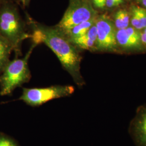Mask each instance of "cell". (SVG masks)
Returning <instances> with one entry per match:
<instances>
[{
  "label": "cell",
  "mask_w": 146,
  "mask_h": 146,
  "mask_svg": "<svg viewBox=\"0 0 146 146\" xmlns=\"http://www.w3.org/2000/svg\"><path fill=\"white\" fill-rule=\"evenodd\" d=\"M31 38L37 45L41 43L47 45L57 56L64 68L69 73L78 86L84 85L80 74L81 57L68 37L57 27H49L32 23Z\"/></svg>",
  "instance_id": "obj_1"
},
{
  "label": "cell",
  "mask_w": 146,
  "mask_h": 146,
  "mask_svg": "<svg viewBox=\"0 0 146 146\" xmlns=\"http://www.w3.org/2000/svg\"><path fill=\"white\" fill-rule=\"evenodd\" d=\"M37 44L33 43L25 56L15 59L6 64L0 77V94L8 95L15 89L29 82L31 74L28 67V60Z\"/></svg>",
  "instance_id": "obj_2"
},
{
  "label": "cell",
  "mask_w": 146,
  "mask_h": 146,
  "mask_svg": "<svg viewBox=\"0 0 146 146\" xmlns=\"http://www.w3.org/2000/svg\"><path fill=\"white\" fill-rule=\"evenodd\" d=\"M0 35L13 47L19 49L21 43L31 35L26 31L25 25L15 9L5 5L0 9Z\"/></svg>",
  "instance_id": "obj_3"
},
{
  "label": "cell",
  "mask_w": 146,
  "mask_h": 146,
  "mask_svg": "<svg viewBox=\"0 0 146 146\" xmlns=\"http://www.w3.org/2000/svg\"><path fill=\"white\" fill-rule=\"evenodd\" d=\"M71 86H52L46 88H23L20 100L31 107H38L52 100L68 96L73 94Z\"/></svg>",
  "instance_id": "obj_4"
},
{
  "label": "cell",
  "mask_w": 146,
  "mask_h": 146,
  "mask_svg": "<svg viewBox=\"0 0 146 146\" xmlns=\"http://www.w3.org/2000/svg\"><path fill=\"white\" fill-rule=\"evenodd\" d=\"M97 16L96 12L88 1L72 0L62 19L56 26L62 31H67Z\"/></svg>",
  "instance_id": "obj_5"
},
{
  "label": "cell",
  "mask_w": 146,
  "mask_h": 146,
  "mask_svg": "<svg viewBox=\"0 0 146 146\" xmlns=\"http://www.w3.org/2000/svg\"><path fill=\"white\" fill-rule=\"evenodd\" d=\"M95 25L97 30L96 50L113 51L117 45L115 25L109 17L105 15L97 16Z\"/></svg>",
  "instance_id": "obj_6"
},
{
  "label": "cell",
  "mask_w": 146,
  "mask_h": 146,
  "mask_svg": "<svg viewBox=\"0 0 146 146\" xmlns=\"http://www.w3.org/2000/svg\"><path fill=\"white\" fill-rule=\"evenodd\" d=\"M129 133L136 146H146V106L138 108L131 122Z\"/></svg>",
  "instance_id": "obj_7"
},
{
  "label": "cell",
  "mask_w": 146,
  "mask_h": 146,
  "mask_svg": "<svg viewBox=\"0 0 146 146\" xmlns=\"http://www.w3.org/2000/svg\"><path fill=\"white\" fill-rule=\"evenodd\" d=\"M116 37L117 44L127 50L140 49L142 47L140 33L134 27H128L116 31Z\"/></svg>",
  "instance_id": "obj_8"
},
{
  "label": "cell",
  "mask_w": 146,
  "mask_h": 146,
  "mask_svg": "<svg viewBox=\"0 0 146 146\" xmlns=\"http://www.w3.org/2000/svg\"><path fill=\"white\" fill-rule=\"evenodd\" d=\"M69 40L76 48L88 50H96V27L94 24L84 35Z\"/></svg>",
  "instance_id": "obj_9"
},
{
  "label": "cell",
  "mask_w": 146,
  "mask_h": 146,
  "mask_svg": "<svg viewBox=\"0 0 146 146\" xmlns=\"http://www.w3.org/2000/svg\"><path fill=\"white\" fill-rule=\"evenodd\" d=\"M96 18L82 22L68 31H63L69 39L81 36L87 33L90 28L94 25Z\"/></svg>",
  "instance_id": "obj_10"
},
{
  "label": "cell",
  "mask_w": 146,
  "mask_h": 146,
  "mask_svg": "<svg viewBox=\"0 0 146 146\" xmlns=\"http://www.w3.org/2000/svg\"><path fill=\"white\" fill-rule=\"evenodd\" d=\"M13 48L11 44L0 35V72H2L9 62V58Z\"/></svg>",
  "instance_id": "obj_11"
},
{
  "label": "cell",
  "mask_w": 146,
  "mask_h": 146,
  "mask_svg": "<svg viewBox=\"0 0 146 146\" xmlns=\"http://www.w3.org/2000/svg\"><path fill=\"white\" fill-rule=\"evenodd\" d=\"M130 16L125 9H120L114 15V25L118 29H123L129 27Z\"/></svg>",
  "instance_id": "obj_12"
},
{
  "label": "cell",
  "mask_w": 146,
  "mask_h": 146,
  "mask_svg": "<svg viewBox=\"0 0 146 146\" xmlns=\"http://www.w3.org/2000/svg\"><path fill=\"white\" fill-rule=\"evenodd\" d=\"M0 146H20L15 140L4 133L0 132Z\"/></svg>",
  "instance_id": "obj_13"
},
{
  "label": "cell",
  "mask_w": 146,
  "mask_h": 146,
  "mask_svg": "<svg viewBox=\"0 0 146 146\" xmlns=\"http://www.w3.org/2000/svg\"><path fill=\"white\" fill-rule=\"evenodd\" d=\"M131 24L133 27L135 28L137 30H141L142 28L141 26V23L139 19V17L138 15V13L136 10V6H133L131 9V18L130 19Z\"/></svg>",
  "instance_id": "obj_14"
},
{
  "label": "cell",
  "mask_w": 146,
  "mask_h": 146,
  "mask_svg": "<svg viewBox=\"0 0 146 146\" xmlns=\"http://www.w3.org/2000/svg\"><path fill=\"white\" fill-rule=\"evenodd\" d=\"M136 7L139 17L142 29H145L146 28V10L139 6H136Z\"/></svg>",
  "instance_id": "obj_15"
},
{
  "label": "cell",
  "mask_w": 146,
  "mask_h": 146,
  "mask_svg": "<svg viewBox=\"0 0 146 146\" xmlns=\"http://www.w3.org/2000/svg\"><path fill=\"white\" fill-rule=\"evenodd\" d=\"M121 4V3L117 0H106V6L108 8H113L117 7Z\"/></svg>",
  "instance_id": "obj_16"
},
{
  "label": "cell",
  "mask_w": 146,
  "mask_h": 146,
  "mask_svg": "<svg viewBox=\"0 0 146 146\" xmlns=\"http://www.w3.org/2000/svg\"><path fill=\"white\" fill-rule=\"evenodd\" d=\"M141 43L142 46H144L146 48V34L144 32L140 33Z\"/></svg>",
  "instance_id": "obj_17"
},
{
  "label": "cell",
  "mask_w": 146,
  "mask_h": 146,
  "mask_svg": "<svg viewBox=\"0 0 146 146\" xmlns=\"http://www.w3.org/2000/svg\"><path fill=\"white\" fill-rule=\"evenodd\" d=\"M106 0H100L99 9H103L106 6Z\"/></svg>",
  "instance_id": "obj_18"
},
{
  "label": "cell",
  "mask_w": 146,
  "mask_h": 146,
  "mask_svg": "<svg viewBox=\"0 0 146 146\" xmlns=\"http://www.w3.org/2000/svg\"><path fill=\"white\" fill-rule=\"evenodd\" d=\"M93 4L96 8H99L100 0H92Z\"/></svg>",
  "instance_id": "obj_19"
},
{
  "label": "cell",
  "mask_w": 146,
  "mask_h": 146,
  "mask_svg": "<svg viewBox=\"0 0 146 146\" xmlns=\"http://www.w3.org/2000/svg\"><path fill=\"white\" fill-rule=\"evenodd\" d=\"M20 1H21V2L23 5L26 6L29 3L30 0H20Z\"/></svg>",
  "instance_id": "obj_20"
},
{
  "label": "cell",
  "mask_w": 146,
  "mask_h": 146,
  "mask_svg": "<svg viewBox=\"0 0 146 146\" xmlns=\"http://www.w3.org/2000/svg\"><path fill=\"white\" fill-rule=\"evenodd\" d=\"M142 3L143 5L146 7V0H142Z\"/></svg>",
  "instance_id": "obj_21"
},
{
  "label": "cell",
  "mask_w": 146,
  "mask_h": 146,
  "mask_svg": "<svg viewBox=\"0 0 146 146\" xmlns=\"http://www.w3.org/2000/svg\"><path fill=\"white\" fill-rule=\"evenodd\" d=\"M118 1H119V2H120L121 3L123 2V0H117Z\"/></svg>",
  "instance_id": "obj_22"
},
{
  "label": "cell",
  "mask_w": 146,
  "mask_h": 146,
  "mask_svg": "<svg viewBox=\"0 0 146 146\" xmlns=\"http://www.w3.org/2000/svg\"><path fill=\"white\" fill-rule=\"evenodd\" d=\"M143 32H144L145 33H146V28H145L144 29V31H143Z\"/></svg>",
  "instance_id": "obj_23"
}]
</instances>
